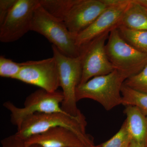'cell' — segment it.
I'll use <instances>...</instances> for the list:
<instances>
[{
	"label": "cell",
	"instance_id": "obj_1",
	"mask_svg": "<svg viewBox=\"0 0 147 147\" xmlns=\"http://www.w3.org/2000/svg\"><path fill=\"white\" fill-rule=\"evenodd\" d=\"M87 124L82 113L76 116L62 113H36L23 121L15 134L26 141L50 129L62 127L73 131L89 146H94L93 139L86 132Z\"/></svg>",
	"mask_w": 147,
	"mask_h": 147
},
{
	"label": "cell",
	"instance_id": "obj_2",
	"mask_svg": "<svg viewBox=\"0 0 147 147\" xmlns=\"http://www.w3.org/2000/svg\"><path fill=\"white\" fill-rule=\"evenodd\" d=\"M126 80L116 70L109 74L96 76L84 84H80L76 90L77 102L85 98L97 101L106 110L122 105V87Z\"/></svg>",
	"mask_w": 147,
	"mask_h": 147
},
{
	"label": "cell",
	"instance_id": "obj_3",
	"mask_svg": "<svg viewBox=\"0 0 147 147\" xmlns=\"http://www.w3.org/2000/svg\"><path fill=\"white\" fill-rule=\"evenodd\" d=\"M31 31L45 37L61 52L68 57L80 55L76 38L68 30L62 21L52 16L39 4L35 10Z\"/></svg>",
	"mask_w": 147,
	"mask_h": 147
},
{
	"label": "cell",
	"instance_id": "obj_4",
	"mask_svg": "<svg viewBox=\"0 0 147 147\" xmlns=\"http://www.w3.org/2000/svg\"><path fill=\"white\" fill-rule=\"evenodd\" d=\"M105 49L115 70L126 79L139 73L147 64V55L127 42L117 28L110 32Z\"/></svg>",
	"mask_w": 147,
	"mask_h": 147
},
{
	"label": "cell",
	"instance_id": "obj_5",
	"mask_svg": "<svg viewBox=\"0 0 147 147\" xmlns=\"http://www.w3.org/2000/svg\"><path fill=\"white\" fill-rule=\"evenodd\" d=\"M52 48L53 57L57 67L60 87L62 89L64 96L61 108L67 114L79 115L82 113L77 108L76 90L82 76L81 57L66 56L54 45H52Z\"/></svg>",
	"mask_w": 147,
	"mask_h": 147
},
{
	"label": "cell",
	"instance_id": "obj_6",
	"mask_svg": "<svg viewBox=\"0 0 147 147\" xmlns=\"http://www.w3.org/2000/svg\"><path fill=\"white\" fill-rule=\"evenodd\" d=\"M63 99L62 91L49 92L40 88L29 95L22 108L17 107L9 101L3 105L10 112L11 123L18 128L25 119L36 113H66L61 108Z\"/></svg>",
	"mask_w": 147,
	"mask_h": 147
},
{
	"label": "cell",
	"instance_id": "obj_7",
	"mask_svg": "<svg viewBox=\"0 0 147 147\" xmlns=\"http://www.w3.org/2000/svg\"><path fill=\"white\" fill-rule=\"evenodd\" d=\"M110 32L95 38L80 48L82 72L79 85L96 76L109 74L115 70L105 49L106 40Z\"/></svg>",
	"mask_w": 147,
	"mask_h": 147
},
{
	"label": "cell",
	"instance_id": "obj_8",
	"mask_svg": "<svg viewBox=\"0 0 147 147\" xmlns=\"http://www.w3.org/2000/svg\"><path fill=\"white\" fill-rule=\"evenodd\" d=\"M39 4V0H17L0 25V41H16L31 31L34 11Z\"/></svg>",
	"mask_w": 147,
	"mask_h": 147
},
{
	"label": "cell",
	"instance_id": "obj_9",
	"mask_svg": "<svg viewBox=\"0 0 147 147\" xmlns=\"http://www.w3.org/2000/svg\"><path fill=\"white\" fill-rule=\"evenodd\" d=\"M107 8L101 0H67L61 21L76 38Z\"/></svg>",
	"mask_w": 147,
	"mask_h": 147
},
{
	"label": "cell",
	"instance_id": "obj_10",
	"mask_svg": "<svg viewBox=\"0 0 147 147\" xmlns=\"http://www.w3.org/2000/svg\"><path fill=\"white\" fill-rule=\"evenodd\" d=\"M21 71L16 78L47 92H55L60 87L57 64L53 57L39 61L22 63Z\"/></svg>",
	"mask_w": 147,
	"mask_h": 147
},
{
	"label": "cell",
	"instance_id": "obj_11",
	"mask_svg": "<svg viewBox=\"0 0 147 147\" xmlns=\"http://www.w3.org/2000/svg\"><path fill=\"white\" fill-rule=\"evenodd\" d=\"M129 3L105 9L92 24L76 37V44L79 49L95 38L117 28Z\"/></svg>",
	"mask_w": 147,
	"mask_h": 147
},
{
	"label": "cell",
	"instance_id": "obj_12",
	"mask_svg": "<svg viewBox=\"0 0 147 147\" xmlns=\"http://www.w3.org/2000/svg\"><path fill=\"white\" fill-rule=\"evenodd\" d=\"M25 143L27 147L38 145L42 147H92L89 146L73 131L62 127H53L34 135L25 141Z\"/></svg>",
	"mask_w": 147,
	"mask_h": 147
},
{
	"label": "cell",
	"instance_id": "obj_13",
	"mask_svg": "<svg viewBox=\"0 0 147 147\" xmlns=\"http://www.w3.org/2000/svg\"><path fill=\"white\" fill-rule=\"evenodd\" d=\"M125 121L131 142L147 147V116L136 106H125Z\"/></svg>",
	"mask_w": 147,
	"mask_h": 147
},
{
	"label": "cell",
	"instance_id": "obj_14",
	"mask_svg": "<svg viewBox=\"0 0 147 147\" xmlns=\"http://www.w3.org/2000/svg\"><path fill=\"white\" fill-rule=\"evenodd\" d=\"M119 26L135 30H147V10L135 0H131Z\"/></svg>",
	"mask_w": 147,
	"mask_h": 147
},
{
	"label": "cell",
	"instance_id": "obj_15",
	"mask_svg": "<svg viewBox=\"0 0 147 147\" xmlns=\"http://www.w3.org/2000/svg\"><path fill=\"white\" fill-rule=\"evenodd\" d=\"M117 29L127 42L147 55V30H135L121 26H118Z\"/></svg>",
	"mask_w": 147,
	"mask_h": 147
},
{
	"label": "cell",
	"instance_id": "obj_16",
	"mask_svg": "<svg viewBox=\"0 0 147 147\" xmlns=\"http://www.w3.org/2000/svg\"><path fill=\"white\" fill-rule=\"evenodd\" d=\"M122 105H132L139 108L147 116V94L137 91L125 86L121 90Z\"/></svg>",
	"mask_w": 147,
	"mask_h": 147
},
{
	"label": "cell",
	"instance_id": "obj_17",
	"mask_svg": "<svg viewBox=\"0 0 147 147\" xmlns=\"http://www.w3.org/2000/svg\"><path fill=\"white\" fill-rule=\"evenodd\" d=\"M131 140L125 122L119 131L111 139L101 144L100 147H130Z\"/></svg>",
	"mask_w": 147,
	"mask_h": 147
},
{
	"label": "cell",
	"instance_id": "obj_18",
	"mask_svg": "<svg viewBox=\"0 0 147 147\" xmlns=\"http://www.w3.org/2000/svg\"><path fill=\"white\" fill-rule=\"evenodd\" d=\"M21 63H18L3 56L0 57V76L15 79L21 71Z\"/></svg>",
	"mask_w": 147,
	"mask_h": 147
},
{
	"label": "cell",
	"instance_id": "obj_19",
	"mask_svg": "<svg viewBox=\"0 0 147 147\" xmlns=\"http://www.w3.org/2000/svg\"><path fill=\"white\" fill-rule=\"evenodd\" d=\"M123 84L135 90L147 94V64L139 73L126 79Z\"/></svg>",
	"mask_w": 147,
	"mask_h": 147
},
{
	"label": "cell",
	"instance_id": "obj_20",
	"mask_svg": "<svg viewBox=\"0 0 147 147\" xmlns=\"http://www.w3.org/2000/svg\"><path fill=\"white\" fill-rule=\"evenodd\" d=\"M17 0H0V25L8 15Z\"/></svg>",
	"mask_w": 147,
	"mask_h": 147
},
{
	"label": "cell",
	"instance_id": "obj_21",
	"mask_svg": "<svg viewBox=\"0 0 147 147\" xmlns=\"http://www.w3.org/2000/svg\"><path fill=\"white\" fill-rule=\"evenodd\" d=\"M1 147H27L25 141L18 138L15 134L1 141Z\"/></svg>",
	"mask_w": 147,
	"mask_h": 147
},
{
	"label": "cell",
	"instance_id": "obj_22",
	"mask_svg": "<svg viewBox=\"0 0 147 147\" xmlns=\"http://www.w3.org/2000/svg\"><path fill=\"white\" fill-rule=\"evenodd\" d=\"M108 7L119 6L130 2V0H101Z\"/></svg>",
	"mask_w": 147,
	"mask_h": 147
},
{
	"label": "cell",
	"instance_id": "obj_23",
	"mask_svg": "<svg viewBox=\"0 0 147 147\" xmlns=\"http://www.w3.org/2000/svg\"><path fill=\"white\" fill-rule=\"evenodd\" d=\"M135 1L147 10V0H135Z\"/></svg>",
	"mask_w": 147,
	"mask_h": 147
},
{
	"label": "cell",
	"instance_id": "obj_24",
	"mask_svg": "<svg viewBox=\"0 0 147 147\" xmlns=\"http://www.w3.org/2000/svg\"><path fill=\"white\" fill-rule=\"evenodd\" d=\"M130 147H143L142 146H139V145L137 144L136 143H134V142H131V146Z\"/></svg>",
	"mask_w": 147,
	"mask_h": 147
},
{
	"label": "cell",
	"instance_id": "obj_25",
	"mask_svg": "<svg viewBox=\"0 0 147 147\" xmlns=\"http://www.w3.org/2000/svg\"><path fill=\"white\" fill-rule=\"evenodd\" d=\"M42 147L41 146H39V145H31V146H29L28 147Z\"/></svg>",
	"mask_w": 147,
	"mask_h": 147
},
{
	"label": "cell",
	"instance_id": "obj_26",
	"mask_svg": "<svg viewBox=\"0 0 147 147\" xmlns=\"http://www.w3.org/2000/svg\"><path fill=\"white\" fill-rule=\"evenodd\" d=\"M100 146H101V144L97 145V146H96L95 145L94 146L92 147H100Z\"/></svg>",
	"mask_w": 147,
	"mask_h": 147
}]
</instances>
